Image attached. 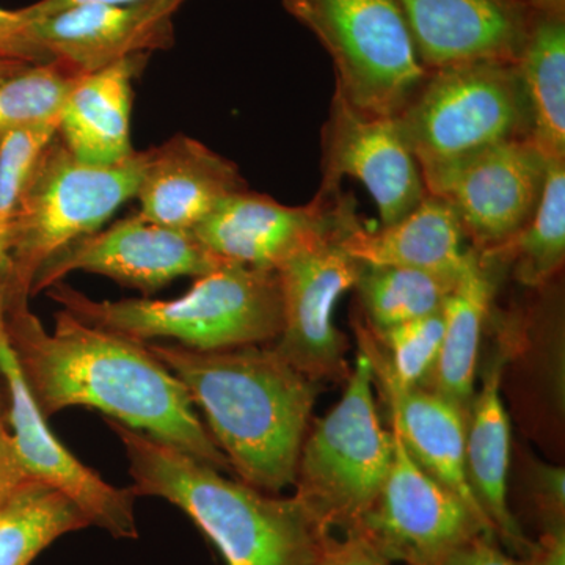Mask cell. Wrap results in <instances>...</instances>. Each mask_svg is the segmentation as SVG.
Instances as JSON below:
<instances>
[{"label":"cell","mask_w":565,"mask_h":565,"mask_svg":"<svg viewBox=\"0 0 565 565\" xmlns=\"http://www.w3.org/2000/svg\"><path fill=\"white\" fill-rule=\"evenodd\" d=\"M3 319L44 418L70 407L96 408L222 473L233 471L185 386L147 343L81 321L63 308L54 332H47L22 294H3Z\"/></svg>","instance_id":"1"},{"label":"cell","mask_w":565,"mask_h":565,"mask_svg":"<svg viewBox=\"0 0 565 565\" xmlns=\"http://www.w3.org/2000/svg\"><path fill=\"white\" fill-rule=\"evenodd\" d=\"M147 345L202 408L211 437L244 484L270 494L294 486L318 382L274 348L195 351L180 344Z\"/></svg>","instance_id":"2"},{"label":"cell","mask_w":565,"mask_h":565,"mask_svg":"<svg viewBox=\"0 0 565 565\" xmlns=\"http://www.w3.org/2000/svg\"><path fill=\"white\" fill-rule=\"evenodd\" d=\"M106 422L125 448L134 494L180 508L226 565H318L337 539L296 494L264 493L150 435Z\"/></svg>","instance_id":"3"},{"label":"cell","mask_w":565,"mask_h":565,"mask_svg":"<svg viewBox=\"0 0 565 565\" xmlns=\"http://www.w3.org/2000/svg\"><path fill=\"white\" fill-rule=\"evenodd\" d=\"M47 296L81 321L140 343L174 340L195 351H223L275 341L281 332L277 270L222 264L170 300H93L66 282Z\"/></svg>","instance_id":"4"},{"label":"cell","mask_w":565,"mask_h":565,"mask_svg":"<svg viewBox=\"0 0 565 565\" xmlns=\"http://www.w3.org/2000/svg\"><path fill=\"white\" fill-rule=\"evenodd\" d=\"M396 122L424 184L497 145L533 139L530 99L511 62L429 70Z\"/></svg>","instance_id":"5"},{"label":"cell","mask_w":565,"mask_h":565,"mask_svg":"<svg viewBox=\"0 0 565 565\" xmlns=\"http://www.w3.org/2000/svg\"><path fill=\"white\" fill-rule=\"evenodd\" d=\"M148 151L114 166L74 158L55 139L41 152L29 178L7 241L6 292L32 296L43 264L66 245L99 232L122 204L136 199Z\"/></svg>","instance_id":"6"},{"label":"cell","mask_w":565,"mask_h":565,"mask_svg":"<svg viewBox=\"0 0 565 565\" xmlns=\"http://www.w3.org/2000/svg\"><path fill=\"white\" fill-rule=\"evenodd\" d=\"M392 430L379 419L374 370L360 351L345 392L305 437L296 475V497L330 531L355 533L392 468Z\"/></svg>","instance_id":"7"},{"label":"cell","mask_w":565,"mask_h":565,"mask_svg":"<svg viewBox=\"0 0 565 565\" xmlns=\"http://www.w3.org/2000/svg\"><path fill=\"white\" fill-rule=\"evenodd\" d=\"M281 3L330 55L334 90L353 109L396 118L429 73L394 0H281Z\"/></svg>","instance_id":"8"},{"label":"cell","mask_w":565,"mask_h":565,"mask_svg":"<svg viewBox=\"0 0 565 565\" xmlns=\"http://www.w3.org/2000/svg\"><path fill=\"white\" fill-rule=\"evenodd\" d=\"M392 435L394 456L385 484L348 539L388 563L405 565H444L475 539H497L481 515L430 478L408 455L399 435L394 430Z\"/></svg>","instance_id":"9"},{"label":"cell","mask_w":565,"mask_h":565,"mask_svg":"<svg viewBox=\"0 0 565 565\" xmlns=\"http://www.w3.org/2000/svg\"><path fill=\"white\" fill-rule=\"evenodd\" d=\"M343 233L296 253L277 270L282 322L274 349L318 384L345 381L351 373L348 338L333 318L338 300L355 288L363 264L344 250Z\"/></svg>","instance_id":"10"},{"label":"cell","mask_w":565,"mask_h":565,"mask_svg":"<svg viewBox=\"0 0 565 565\" xmlns=\"http://www.w3.org/2000/svg\"><path fill=\"white\" fill-rule=\"evenodd\" d=\"M359 217L355 200L318 191L305 206H286L250 189L226 199L193 234L223 263L278 270L296 253L343 233Z\"/></svg>","instance_id":"11"},{"label":"cell","mask_w":565,"mask_h":565,"mask_svg":"<svg viewBox=\"0 0 565 565\" xmlns=\"http://www.w3.org/2000/svg\"><path fill=\"white\" fill-rule=\"evenodd\" d=\"M222 264L193 232L159 225L137 212L55 253L33 278L32 294L51 288L74 270H85L148 296L177 278L204 277Z\"/></svg>","instance_id":"12"},{"label":"cell","mask_w":565,"mask_h":565,"mask_svg":"<svg viewBox=\"0 0 565 565\" xmlns=\"http://www.w3.org/2000/svg\"><path fill=\"white\" fill-rule=\"evenodd\" d=\"M546 158L533 139L497 145L427 182L430 195L451 204L475 250L508 243L537 207Z\"/></svg>","instance_id":"13"},{"label":"cell","mask_w":565,"mask_h":565,"mask_svg":"<svg viewBox=\"0 0 565 565\" xmlns=\"http://www.w3.org/2000/svg\"><path fill=\"white\" fill-rule=\"evenodd\" d=\"M321 147L319 191L340 192L344 177L355 178L377 204L382 226L399 222L429 195L396 118L353 109L337 90Z\"/></svg>","instance_id":"14"},{"label":"cell","mask_w":565,"mask_h":565,"mask_svg":"<svg viewBox=\"0 0 565 565\" xmlns=\"http://www.w3.org/2000/svg\"><path fill=\"white\" fill-rule=\"evenodd\" d=\"M3 294L0 286V375L10 396V423L22 467L33 479L46 482L70 497L87 516L90 525L102 527L118 539H137L134 494L118 489L85 467L51 433L47 419L25 382L13 351L3 319Z\"/></svg>","instance_id":"15"},{"label":"cell","mask_w":565,"mask_h":565,"mask_svg":"<svg viewBox=\"0 0 565 565\" xmlns=\"http://www.w3.org/2000/svg\"><path fill=\"white\" fill-rule=\"evenodd\" d=\"M184 0L111 6L84 3L32 21V32L52 61L87 76L122 58L173 46V17Z\"/></svg>","instance_id":"16"},{"label":"cell","mask_w":565,"mask_h":565,"mask_svg":"<svg viewBox=\"0 0 565 565\" xmlns=\"http://www.w3.org/2000/svg\"><path fill=\"white\" fill-rule=\"evenodd\" d=\"M427 70L519 61L522 0H394Z\"/></svg>","instance_id":"17"},{"label":"cell","mask_w":565,"mask_h":565,"mask_svg":"<svg viewBox=\"0 0 565 565\" xmlns=\"http://www.w3.org/2000/svg\"><path fill=\"white\" fill-rule=\"evenodd\" d=\"M147 151L136 195L147 221L192 232L226 199L248 189L236 163L184 134Z\"/></svg>","instance_id":"18"},{"label":"cell","mask_w":565,"mask_h":565,"mask_svg":"<svg viewBox=\"0 0 565 565\" xmlns=\"http://www.w3.org/2000/svg\"><path fill=\"white\" fill-rule=\"evenodd\" d=\"M366 356L373 364L374 385L388 407L392 430L399 435L408 455L490 525L468 482L465 460L468 415L433 390L403 388L381 364Z\"/></svg>","instance_id":"19"},{"label":"cell","mask_w":565,"mask_h":565,"mask_svg":"<svg viewBox=\"0 0 565 565\" xmlns=\"http://www.w3.org/2000/svg\"><path fill=\"white\" fill-rule=\"evenodd\" d=\"M150 54L131 57L82 76L63 104L58 139L71 154L93 166L131 158L132 84Z\"/></svg>","instance_id":"20"},{"label":"cell","mask_w":565,"mask_h":565,"mask_svg":"<svg viewBox=\"0 0 565 565\" xmlns=\"http://www.w3.org/2000/svg\"><path fill=\"white\" fill-rule=\"evenodd\" d=\"M505 353L494 355L481 390L475 393L468 412L465 460L468 482L498 541L522 559L533 541L523 533L508 501L511 424L501 397Z\"/></svg>","instance_id":"21"},{"label":"cell","mask_w":565,"mask_h":565,"mask_svg":"<svg viewBox=\"0 0 565 565\" xmlns=\"http://www.w3.org/2000/svg\"><path fill=\"white\" fill-rule=\"evenodd\" d=\"M465 239L451 204L429 193L393 225L370 230L359 218L341 234L340 243L363 266L407 267L459 278L467 262Z\"/></svg>","instance_id":"22"},{"label":"cell","mask_w":565,"mask_h":565,"mask_svg":"<svg viewBox=\"0 0 565 565\" xmlns=\"http://www.w3.org/2000/svg\"><path fill=\"white\" fill-rule=\"evenodd\" d=\"M520 77L533 118V140L546 159H565V0H522Z\"/></svg>","instance_id":"23"},{"label":"cell","mask_w":565,"mask_h":565,"mask_svg":"<svg viewBox=\"0 0 565 565\" xmlns=\"http://www.w3.org/2000/svg\"><path fill=\"white\" fill-rule=\"evenodd\" d=\"M494 291L497 269L481 253L468 248L462 274L445 303L444 341L426 386L467 415L473 403L479 344Z\"/></svg>","instance_id":"24"},{"label":"cell","mask_w":565,"mask_h":565,"mask_svg":"<svg viewBox=\"0 0 565 565\" xmlns=\"http://www.w3.org/2000/svg\"><path fill=\"white\" fill-rule=\"evenodd\" d=\"M481 255L494 269L511 267L512 277L526 288H544L563 270L565 159H546L544 188L526 225L508 243Z\"/></svg>","instance_id":"25"},{"label":"cell","mask_w":565,"mask_h":565,"mask_svg":"<svg viewBox=\"0 0 565 565\" xmlns=\"http://www.w3.org/2000/svg\"><path fill=\"white\" fill-rule=\"evenodd\" d=\"M90 526L77 504L39 479L0 503V565H29L62 535Z\"/></svg>","instance_id":"26"},{"label":"cell","mask_w":565,"mask_h":565,"mask_svg":"<svg viewBox=\"0 0 565 565\" xmlns=\"http://www.w3.org/2000/svg\"><path fill=\"white\" fill-rule=\"evenodd\" d=\"M459 278L394 266H363L355 289L374 332L441 311Z\"/></svg>","instance_id":"27"},{"label":"cell","mask_w":565,"mask_h":565,"mask_svg":"<svg viewBox=\"0 0 565 565\" xmlns=\"http://www.w3.org/2000/svg\"><path fill=\"white\" fill-rule=\"evenodd\" d=\"M81 77L52 61L0 81V134L58 125L63 104Z\"/></svg>","instance_id":"28"},{"label":"cell","mask_w":565,"mask_h":565,"mask_svg":"<svg viewBox=\"0 0 565 565\" xmlns=\"http://www.w3.org/2000/svg\"><path fill=\"white\" fill-rule=\"evenodd\" d=\"M58 125L0 134V282L9 278L7 241L22 193L41 152L55 139Z\"/></svg>","instance_id":"29"},{"label":"cell","mask_w":565,"mask_h":565,"mask_svg":"<svg viewBox=\"0 0 565 565\" xmlns=\"http://www.w3.org/2000/svg\"><path fill=\"white\" fill-rule=\"evenodd\" d=\"M0 57L39 65L52 62L32 32V21L24 10L0 9Z\"/></svg>","instance_id":"30"},{"label":"cell","mask_w":565,"mask_h":565,"mask_svg":"<svg viewBox=\"0 0 565 565\" xmlns=\"http://www.w3.org/2000/svg\"><path fill=\"white\" fill-rule=\"evenodd\" d=\"M534 492L542 527L563 525L565 523L564 468L555 465H535Z\"/></svg>","instance_id":"31"},{"label":"cell","mask_w":565,"mask_h":565,"mask_svg":"<svg viewBox=\"0 0 565 565\" xmlns=\"http://www.w3.org/2000/svg\"><path fill=\"white\" fill-rule=\"evenodd\" d=\"M29 479L33 478L22 467L13 435L7 430L0 418V503L17 492Z\"/></svg>","instance_id":"32"},{"label":"cell","mask_w":565,"mask_h":565,"mask_svg":"<svg viewBox=\"0 0 565 565\" xmlns=\"http://www.w3.org/2000/svg\"><path fill=\"white\" fill-rule=\"evenodd\" d=\"M444 565H526L520 557L505 555L498 541L481 535L449 557Z\"/></svg>","instance_id":"33"},{"label":"cell","mask_w":565,"mask_h":565,"mask_svg":"<svg viewBox=\"0 0 565 565\" xmlns=\"http://www.w3.org/2000/svg\"><path fill=\"white\" fill-rule=\"evenodd\" d=\"M522 561L526 565H565V523L542 527L541 537Z\"/></svg>","instance_id":"34"},{"label":"cell","mask_w":565,"mask_h":565,"mask_svg":"<svg viewBox=\"0 0 565 565\" xmlns=\"http://www.w3.org/2000/svg\"><path fill=\"white\" fill-rule=\"evenodd\" d=\"M318 565H393L382 559L360 542L348 537H337Z\"/></svg>","instance_id":"35"},{"label":"cell","mask_w":565,"mask_h":565,"mask_svg":"<svg viewBox=\"0 0 565 565\" xmlns=\"http://www.w3.org/2000/svg\"><path fill=\"white\" fill-rule=\"evenodd\" d=\"M150 2V0H39L32 6L22 9L31 20L50 17L70 7L84 6V3H111V6H129V3Z\"/></svg>","instance_id":"36"},{"label":"cell","mask_w":565,"mask_h":565,"mask_svg":"<svg viewBox=\"0 0 565 565\" xmlns=\"http://www.w3.org/2000/svg\"><path fill=\"white\" fill-rule=\"evenodd\" d=\"M28 66H31V63L0 57V81L13 76V74L21 73V71L28 68Z\"/></svg>","instance_id":"37"}]
</instances>
